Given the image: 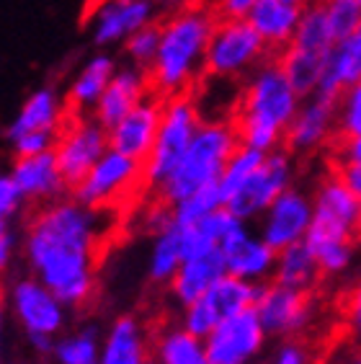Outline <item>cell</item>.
Instances as JSON below:
<instances>
[{"mask_svg": "<svg viewBox=\"0 0 361 364\" xmlns=\"http://www.w3.org/2000/svg\"><path fill=\"white\" fill-rule=\"evenodd\" d=\"M294 47L307 49V52H315V55H325L330 52V47L335 44V34L330 23H328V16L320 6V0H313L302 8V18H299L297 34L292 39Z\"/></svg>", "mask_w": 361, "mask_h": 364, "instance_id": "cell-32", "label": "cell"}, {"mask_svg": "<svg viewBox=\"0 0 361 364\" xmlns=\"http://www.w3.org/2000/svg\"><path fill=\"white\" fill-rule=\"evenodd\" d=\"M150 359V333L142 318L124 313L112 321L101 338L98 364H145Z\"/></svg>", "mask_w": 361, "mask_h": 364, "instance_id": "cell-24", "label": "cell"}, {"mask_svg": "<svg viewBox=\"0 0 361 364\" xmlns=\"http://www.w3.org/2000/svg\"><path fill=\"white\" fill-rule=\"evenodd\" d=\"M302 8L305 6H297L292 0H258L248 14V21L264 39L269 52H284L297 34Z\"/></svg>", "mask_w": 361, "mask_h": 364, "instance_id": "cell-26", "label": "cell"}, {"mask_svg": "<svg viewBox=\"0 0 361 364\" xmlns=\"http://www.w3.org/2000/svg\"><path fill=\"white\" fill-rule=\"evenodd\" d=\"M264 158H266V153H261V150H253V147H248V145L237 147L235 155H232L230 163L225 166L222 176H220V189H222L225 199H230L232 194H237V191L243 189V183L256 173L258 166L264 163Z\"/></svg>", "mask_w": 361, "mask_h": 364, "instance_id": "cell-36", "label": "cell"}, {"mask_svg": "<svg viewBox=\"0 0 361 364\" xmlns=\"http://www.w3.org/2000/svg\"><path fill=\"white\" fill-rule=\"evenodd\" d=\"M318 259L323 277H343L356 261L354 240H305Z\"/></svg>", "mask_w": 361, "mask_h": 364, "instance_id": "cell-35", "label": "cell"}, {"mask_svg": "<svg viewBox=\"0 0 361 364\" xmlns=\"http://www.w3.org/2000/svg\"><path fill=\"white\" fill-rule=\"evenodd\" d=\"M8 173L21 186L28 204H39V207L65 199V191L70 189L68 178L63 176V168L57 163L55 150L42 155H28V158H14Z\"/></svg>", "mask_w": 361, "mask_h": 364, "instance_id": "cell-20", "label": "cell"}, {"mask_svg": "<svg viewBox=\"0 0 361 364\" xmlns=\"http://www.w3.org/2000/svg\"><path fill=\"white\" fill-rule=\"evenodd\" d=\"M269 364H315V359L310 346L302 338H286V341L276 343Z\"/></svg>", "mask_w": 361, "mask_h": 364, "instance_id": "cell-41", "label": "cell"}, {"mask_svg": "<svg viewBox=\"0 0 361 364\" xmlns=\"http://www.w3.org/2000/svg\"><path fill=\"white\" fill-rule=\"evenodd\" d=\"M112 230L109 210L72 199L44 204L23 230L28 274L44 282L68 308H83L96 292L98 251Z\"/></svg>", "mask_w": 361, "mask_h": 364, "instance_id": "cell-1", "label": "cell"}, {"mask_svg": "<svg viewBox=\"0 0 361 364\" xmlns=\"http://www.w3.org/2000/svg\"><path fill=\"white\" fill-rule=\"evenodd\" d=\"M279 65L284 68L286 77L292 80V85L297 88L302 98H310L318 93L323 70H325V55H315V52H307V49L289 44L279 55Z\"/></svg>", "mask_w": 361, "mask_h": 364, "instance_id": "cell-31", "label": "cell"}, {"mask_svg": "<svg viewBox=\"0 0 361 364\" xmlns=\"http://www.w3.org/2000/svg\"><path fill=\"white\" fill-rule=\"evenodd\" d=\"M117 70L119 63L112 52L98 49L96 55H90L68 85L65 101H68L70 109L75 114H93V109L98 106V101L106 93Z\"/></svg>", "mask_w": 361, "mask_h": 364, "instance_id": "cell-23", "label": "cell"}, {"mask_svg": "<svg viewBox=\"0 0 361 364\" xmlns=\"http://www.w3.org/2000/svg\"><path fill=\"white\" fill-rule=\"evenodd\" d=\"M340 158H348V161H361V137H356V140H343Z\"/></svg>", "mask_w": 361, "mask_h": 364, "instance_id": "cell-49", "label": "cell"}, {"mask_svg": "<svg viewBox=\"0 0 361 364\" xmlns=\"http://www.w3.org/2000/svg\"><path fill=\"white\" fill-rule=\"evenodd\" d=\"M269 47L248 18H220L209 39L204 75L212 80H237L266 63Z\"/></svg>", "mask_w": 361, "mask_h": 364, "instance_id": "cell-6", "label": "cell"}, {"mask_svg": "<svg viewBox=\"0 0 361 364\" xmlns=\"http://www.w3.org/2000/svg\"><path fill=\"white\" fill-rule=\"evenodd\" d=\"M26 194L14 181V176H0V220H3V225H14V220L21 218V212L26 210Z\"/></svg>", "mask_w": 361, "mask_h": 364, "instance_id": "cell-40", "label": "cell"}, {"mask_svg": "<svg viewBox=\"0 0 361 364\" xmlns=\"http://www.w3.org/2000/svg\"><path fill=\"white\" fill-rule=\"evenodd\" d=\"M315 218L313 194H307L299 186H289L269 210L256 220L258 235L274 248V251H284L289 245L305 243L310 235Z\"/></svg>", "mask_w": 361, "mask_h": 364, "instance_id": "cell-15", "label": "cell"}, {"mask_svg": "<svg viewBox=\"0 0 361 364\" xmlns=\"http://www.w3.org/2000/svg\"><path fill=\"white\" fill-rule=\"evenodd\" d=\"M338 132V106L333 98L310 96L302 101L292 124L286 127L284 145L289 153H318Z\"/></svg>", "mask_w": 361, "mask_h": 364, "instance_id": "cell-18", "label": "cell"}, {"mask_svg": "<svg viewBox=\"0 0 361 364\" xmlns=\"http://www.w3.org/2000/svg\"><path fill=\"white\" fill-rule=\"evenodd\" d=\"M266 341H269V333L256 308L227 318L204 338L212 364H256Z\"/></svg>", "mask_w": 361, "mask_h": 364, "instance_id": "cell-16", "label": "cell"}, {"mask_svg": "<svg viewBox=\"0 0 361 364\" xmlns=\"http://www.w3.org/2000/svg\"><path fill=\"white\" fill-rule=\"evenodd\" d=\"M338 364H361V346H359V349H354V351H348L346 357L340 359Z\"/></svg>", "mask_w": 361, "mask_h": 364, "instance_id": "cell-50", "label": "cell"}, {"mask_svg": "<svg viewBox=\"0 0 361 364\" xmlns=\"http://www.w3.org/2000/svg\"><path fill=\"white\" fill-rule=\"evenodd\" d=\"M109 129L93 114H75L72 119L65 122L57 137L55 155L70 189H75L83 181L90 168L109 153Z\"/></svg>", "mask_w": 361, "mask_h": 364, "instance_id": "cell-10", "label": "cell"}, {"mask_svg": "<svg viewBox=\"0 0 361 364\" xmlns=\"http://www.w3.org/2000/svg\"><path fill=\"white\" fill-rule=\"evenodd\" d=\"M225 204H227V199H225L222 189H220V181L207 183L204 189L194 191L191 196L173 204V220L176 225H196L212 218L215 212L225 210Z\"/></svg>", "mask_w": 361, "mask_h": 364, "instance_id": "cell-34", "label": "cell"}, {"mask_svg": "<svg viewBox=\"0 0 361 364\" xmlns=\"http://www.w3.org/2000/svg\"><path fill=\"white\" fill-rule=\"evenodd\" d=\"M145 364H158V362H155V357H150V359H147Z\"/></svg>", "mask_w": 361, "mask_h": 364, "instance_id": "cell-52", "label": "cell"}, {"mask_svg": "<svg viewBox=\"0 0 361 364\" xmlns=\"http://www.w3.org/2000/svg\"><path fill=\"white\" fill-rule=\"evenodd\" d=\"M258 297V287L245 279H237L232 274H225L207 294L196 302L180 308V326L199 338H207L212 331L227 318L253 308Z\"/></svg>", "mask_w": 361, "mask_h": 364, "instance_id": "cell-11", "label": "cell"}, {"mask_svg": "<svg viewBox=\"0 0 361 364\" xmlns=\"http://www.w3.org/2000/svg\"><path fill=\"white\" fill-rule=\"evenodd\" d=\"M171 225H176L173 220V207L166 202H155L150 204L145 212H142V220H139V228L150 235H158V232L168 230Z\"/></svg>", "mask_w": 361, "mask_h": 364, "instance_id": "cell-43", "label": "cell"}, {"mask_svg": "<svg viewBox=\"0 0 361 364\" xmlns=\"http://www.w3.org/2000/svg\"><path fill=\"white\" fill-rule=\"evenodd\" d=\"M52 357H55L57 364H98L101 336L93 326L63 333V336H57Z\"/></svg>", "mask_w": 361, "mask_h": 364, "instance_id": "cell-33", "label": "cell"}, {"mask_svg": "<svg viewBox=\"0 0 361 364\" xmlns=\"http://www.w3.org/2000/svg\"><path fill=\"white\" fill-rule=\"evenodd\" d=\"M338 106V134L343 140L361 137V83L351 85L343 96L335 101Z\"/></svg>", "mask_w": 361, "mask_h": 364, "instance_id": "cell-39", "label": "cell"}, {"mask_svg": "<svg viewBox=\"0 0 361 364\" xmlns=\"http://www.w3.org/2000/svg\"><path fill=\"white\" fill-rule=\"evenodd\" d=\"M163 104H166V98L153 93L137 109L126 114L124 119L117 122L109 129V145H112V150H119V153L137 158V161H145L150 150H153L160 122H163Z\"/></svg>", "mask_w": 361, "mask_h": 364, "instance_id": "cell-19", "label": "cell"}, {"mask_svg": "<svg viewBox=\"0 0 361 364\" xmlns=\"http://www.w3.org/2000/svg\"><path fill=\"white\" fill-rule=\"evenodd\" d=\"M320 6L325 11L335 39L354 34L356 28H361V6L356 0H320Z\"/></svg>", "mask_w": 361, "mask_h": 364, "instance_id": "cell-38", "label": "cell"}, {"mask_svg": "<svg viewBox=\"0 0 361 364\" xmlns=\"http://www.w3.org/2000/svg\"><path fill=\"white\" fill-rule=\"evenodd\" d=\"M217 21L220 18H215V11L204 6H188L166 16V21L160 23L158 57L147 70L155 96H180L199 80Z\"/></svg>", "mask_w": 361, "mask_h": 364, "instance_id": "cell-3", "label": "cell"}, {"mask_svg": "<svg viewBox=\"0 0 361 364\" xmlns=\"http://www.w3.org/2000/svg\"><path fill=\"white\" fill-rule=\"evenodd\" d=\"M292 3H297V6H307V3H313V0H292Z\"/></svg>", "mask_w": 361, "mask_h": 364, "instance_id": "cell-51", "label": "cell"}, {"mask_svg": "<svg viewBox=\"0 0 361 364\" xmlns=\"http://www.w3.org/2000/svg\"><path fill=\"white\" fill-rule=\"evenodd\" d=\"M305 98L286 77L284 68L266 60L261 68L245 77L232 122L240 134V145L261 153H274L284 145L286 127L292 124Z\"/></svg>", "mask_w": 361, "mask_h": 364, "instance_id": "cell-2", "label": "cell"}, {"mask_svg": "<svg viewBox=\"0 0 361 364\" xmlns=\"http://www.w3.org/2000/svg\"><path fill=\"white\" fill-rule=\"evenodd\" d=\"M65 109H68V101L57 93V88H52V85L34 88V91L23 98V104L18 106L14 119L8 122L6 140L14 142L18 137H23V134H36V132L60 134V129L68 122L65 119Z\"/></svg>", "mask_w": 361, "mask_h": 364, "instance_id": "cell-21", "label": "cell"}, {"mask_svg": "<svg viewBox=\"0 0 361 364\" xmlns=\"http://www.w3.org/2000/svg\"><path fill=\"white\" fill-rule=\"evenodd\" d=\"M343 321L356 343H361V277L354 282V287L346 292L343 300Z\"/></svg>", "mask_w": 361, "mask_h": 364, "instance_id": "cell-44", "label": "cell"}, {"mask_svg": "<svg viewBox=\"0 0 361 364\" xmlns=\"http://www.w3.org/2000/svg\"><path fill=\"white\" fill-rule=\"evenodd\" d=\"M253 308L264 323L269 338H279V341L299 338L313 328L315 318H318V308H315L310 292L284 287L276 282H266L258 287Z\"/></svg>", "mask_w": 361, "mask_h": 364, "instance_id": "cell-9", "label": "cell"}, {"mask_svg": "<svg viewBox=\"0 0 361 364\" xmlns=\"http://www.w3.org/2000/svg\"><path fill=\"white\" fill-rule=\"evenodd\" d=\"M356 3H359V6H361V0H356Z\"/></svg>", "mask_w": 361, "mask_h": 364, "instance_id": "cell-54", "label": "cell"}, {"mask_svg": "<svg viewBox=\"0 0 361 364\" xmlns=\"http://www.w3.org/2000/svg\"><path fill=\"white\" fill-rule=\"evenodd\" d=\"M57 137H60V134L36 132V134H23V137L8 142V145H11L14 158H28V155H42V153H49V150H55Z\"/></svg>", "mask_w": 361, "mask_h": 364, "instance_id": "cell-42", "label": "cell"}, {"mask_svg": "<svg viewBox=\"0 0 361 364\" xmlns=\"http://www.w3.org/2000/svg\"><path fill=\"white\" fill-rule=\"evenodd\" d=\"M315 218L307 240H354L361 232V199L340 181L325 176L313 191Z\"/></svg>", "mask_w": 361, "mask_h": 364, "instance_id": "cell-12", "label": "cell"}, {"mask_svg": "<svg viewBox=\"0 0 361 364\" xmlns=\"http://www.w3.org/2000/svg\"><path fill=\"white\" fill-rule=\"evenodd\" d=\"M6 308L26 338L63 336L68 323V305L34 274L16 277L6 289Z\"/></svg>", "mask_w": 361, "mask_h": 364, "instance_id": "cell-7", "label": "cell"}, {"mask_svg": "<svg viewBox=\"0 0 361 364\" xmlns=\"http://www.w3.org/2000/svg\"><path fill=\"white\" fill-rule=\"evenodd\" d=\"M147 96H153V83H150L147 70L134 68V65H129V63L119 65L117 75L112 77L106 93L101 96L96 109H93V117H96L106 129H112V127L124 119L132 109H137Z\"/></svg>", "mask_w": 361, "mask_h": 364, "instance_id": "cell-22", "label": "cell"}, {"mask_svg": "<svg viewBox=\"0 0 361 364\" xmlns=\"http://www.w3.org/2000/svg\"><path fill=\"white\" fill-rule=\"evenodd\" d=\"M202 109L199 101L188 93L166 98L163 104V122H160L158 137L145 161H142V171H145V186L158 191L163 183L171 178L180 158L186 155L188 145L194 142L199 127H202Z\"/></svg>", "mask_w": 361, "mask_h": 364, "instance_id": "cell-5", "label": "cell"}, {"mask_svg": "<svg viewBox=\"0 0 361 364\" xmlns=\"http://www.w3.org/2000/svg\"><path fill=\"white\" fill-rule=\"evenodd\" d=\"M153 357L158 364H212L204 338L188 333L183 326H166L153 338Z\"/></svg>", "mask_w": 361, "mask_h": 364, "instance_id": "cell-28", "label": "cell"}, {"mask_svg": "<svg viewBox=\"0 0 361 364\" xmlns=\"http://www.w3.org/2000/svg\"><path fill=\"white\" fill-rule=\"evenodd\" d=\"M139 183H145L142 161L109 147V153L72 189V196L88 207H96V210H112L114 204L132 196V191Z\"/></svg>", "mask_w": 361, "mask_h": 364, "instance_id": "cell-8", "label": "cell"}, {"mask_svg": "<svg viewBox=\"0 0 361 364\" xmlns=\"http://www.w3.org/2000/svg\"><path fill=\"white\" fill-rule=\"evenodd\" d=\"M258 0H215V11L220 18H248Z\"/></svg>", "mask_w": 361, "mask_h": 364, "instance_id": "cell-46", "label": "cell"}, {"mask_svg": "<svg viewBox=\"0 0 361 364\" xmlns=\"http://www.w3.org/2000/svg\"><path fill=\"white\" fill-rule=\"evenodd\" d=\"M18 248H23V235L14 230V225L0 228V269H8L14 264Z\"/></svg>", "mask_w": 361, "mask_h": 364, "instance_id": "cell-45", "label": "cell"}, {"mask_svg": "<svg viewBox=\"0 0 361 364\" xmlns=\"http://www.w3.org/2000/svg\"><path fill=\"white\" fill-rule=\"evenodd\" d=\"M320 277H323V272H320L318 259L310 251V245L297 243L284 248V251H279L276 272H274V279L271 282L292 289H302V292H313L318 287Z\"/></svg>", "mask_w": 361, "mask_h": 364, "instance_id": "cell-29", "label": "cell"}, {"mask_svg": "<svg viewBox=\"0 0 361 364\" xmlns=\"http://www.w3.org/2000/svg\"><path fill=\"white\" fill-rule=\"evenodd\" d=\"M122 49L126 55V63L134 65V68H142V70H150L160 49V23H150V26L139 28L137 34L126 39Z\"/></svg>", "mask_w": 361, "mask_h": 364, "instance_id": "cell-37", "label": "cell"}, {"mask_svg": "<svg viewBox=\"0 0 361 364\" xmlns=\"http://www.w3.org/2000/svg\"><path fill=\"white\" fill-rule=\"evenodd\" d=\"M155 6H158V11H163V14H176V11H183V8L194 6V0H155Z\"/></svg>", "mask_w": 361, "mask_h": 364, "instance_id": "cell-48", "label": "cell"}, {"mask_svg": "<svg viewBox=\"0 0 361 364\" xmlns=\"http://www.w3.org/2000/svg\"><path fill=\"white\" fill-rule=\"evenodd\" d=\"M220 251L225 256L227 274H232L237 279H245L256 287L274 279L279 251H274L258 235V230H250V225L245 220H235V225L230 228L227 235L220 243Z\"/></svg>", "mask_w": 361, "mask_h": 364, "instance_id": "cell-17", "label": "cell"}, {"mask_svg": "<svg viewBox=\"0 0 361 364\" xmlns=\"http://www.w3.org/2000/svg\"><path fill=\"white\" fill-rule=\"evenodd\" d=\"M356 83H361V28L335 39L325 57V70H323V80L315 96L338 101Z\"/></svg>", "mask_w": 361, "mask_h": 364, "instance_id": "cell-25", "label": "cell"}, {"mask_svg": "<svg viewBox=\"0 0 361 364\" xmlns=\"http://www.w3.org/2000/svg\"><path fill=\"white\" fill-rule=\"evenodd\" d=\"M289 186H294V161L286 150H274L266 153L264 163L258 171L243 183V189L232 194L225 204L235 218L253 223L284 194Z\"/></svg>", "mask_w": 361, "mask_h": 364, "instance_id": "cell-13", "label": "cell"}, {"mask_svg": "<svg viewBox=\"0 0 361 364\" xmlns=\"http://www.w3.org/2000/svg\"><path fill=\"white\" fill-rule=\"evenodd\" d=\"M225 274H227V267H225V256L220 248L204 253V256H191L180 264L178 274L168 284V292L180 308H186V305L199 300L202 294H207Z\"/></svg>", "mask_w": 361, "mask_h": 364, "instance_id": "cell-27", "label": "cell"}, {"mask_svg": "<svg viewBox=\"0 0 361 364\" xmlns=\"http://www.w3.org/2000/svg\"><path fill=\"white\" fill-rule=\"evenodd\" d=\"M183 261H186V253H183L180 225H171L168 230L153 235V243L147 251V279L153 284H171Z\"/></svg>", "mask_w": 361, "mask_h": 364, "instance_id": "cell-30", "label": "cell"}, {"mask_svg": "<svg viewBox=\"0 0 361 364\" xmlns=\"http://www.w3.org/2000/svg\"><path fill=\"white\" fill-rule=\"evenodd\" d=\"M90 3H98V0H90Z\"/></svg>", "mask_w": 361, "mask_h": 364, "instance_id": "cell-53", "label": "cell"}, {"mask_svg": "<svg viewBox=\"0 0 361 364\" xmlns=\"http://www.w3.org/2000/svg\"><path fill=\"white\" fill-rule=\"evenodd\" d=\"M240 147V134L232 119H204L186 155L180 158L176 171L158 189L160 202L178 204L180 199L204 189L207 183H217L225 166Z\"/></svg>", "mask_w": 361, "mask_h": 364, "instance_id": "cell-4", "label": "cell"}, {"mask_svg": "<svg viewBox=\"0 0 361 364\" xmlns=\"http://www.w3.org/2000/svg\"><path fill=\"white\" fill-rule=\"evenodd\" d=\"M155 0H98L90 3L85 28L98 49L124 47V42L139 28L155 23Z\"/></svg>", "mask_w": 361, "mask_h": 364, "instance_id": "cell-14", "label": "cell"}, {"mask_svg": "<svg viewBox=\"0 0 361 364\" xmlns=\"http://www.w3.org/2000/svg\"><path fill=\"white\" fill-rule=\"evenodd\" d=\"M335 176L340 181L346 183L348 189L354 191L361 199V161H348V158H340L338 168H335Z\"/></svg>", "mask_w": 361, "mask_h": 364, "instance_id": "cell-47", "label": "cell"}]
</instances>
